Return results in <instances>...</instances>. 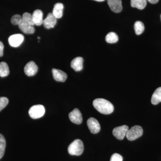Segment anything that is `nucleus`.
<instances>
[{"label": "nucleus", "mask_w": 161, "mask_h": 161, "mask_svg": "<svg viewBox=\"0 0 161 161\" xmlns=\"http://www.w3.org/2000/svg\"><path fill=\"white\" fill-rule=\"evenodd\" d=\"M93 105L98 112L105 115L111 114L114 111L113 104L103 98H97L94 100Z\"/></svg>", "instance_id": "obj_1"}, {"label": "nucleus", "mask_w": 161, "mask_h": 161, "mask_svg": "<svg viewBox=\"0 0 161 161\" xmlns=\"http://www.w3.org/2000/svg\"><path fill=\"white\" fill-rule=\"evenodd\" d=\"M69 153L70 155L79 156L82 154L84 150V145L82 141L76 139L70 144L68 147Z\"/></svg>", "instance_id": "obj_2"}, {"label": "nucleus", "mask_w": 161, "mask_h": 161, "mask_svg": "<svg viewBox=\"0 0 161 161\" xmlns=\"http://www.w3.org/2000/svg\"><path fill=\"white\" fill-rule=\"evenodd\" d=\"M143 133V130L142 127L135 125L128 130L126 136L129 141H134L141 137Z\"/></svg>", "instance_id": "obj_3"}, {"label": "nucleus", "mask_w": 161, "mask_h": 161, "mask_svg": "<svg viewBox=\"0 0 161 161\" xmlns=\"http://www.w3.org/2000/svg\"><path fill=\"white\" fill-rule=\"evenodd\" d=\"M28 112L31 118L36 119L43 117L45 114V110L42 105H36L32 106Z\"/></svg>", "instance_id": "obj_4"}, {"label": "nucleus", "mask_w": 161, "mask_h": 161, "mask_svg": "<svg viewBox=\"0 0 161 161\" xmlns=\"http://www.w3.org/2000/svg\"><path fill=\"white\" fill-rule=\"evenodd\" d=\"M129 130V127L126 125L116 127L113 129L112 133L117 139L122 140L126 136L127 132Z\"/></svg>", "instance_id": "obj_5"}, {"label": "nucleus", "mask_w": 161, "mask_h": 161, "mask_svg": "<svg viewBox=\"0 0 161 161\" xmlns=\"http://www.w3.org/2000/svg\"><path fill=\"white\" fill-rule=\"evenodd\" d=\"M24 40V37L20 34L12 35L9 36L8 41L9 45L13 47H18L19 46Z\"/></svg>", "instance_id": "obj_6"}, {"label": "nucleus", "mask_w": 161, "mask_h": 161, "mask_svg": "<svg viewBox=\"0 0 161 161\" xmlns=\"http://www.w3.org/2000/svg\"><path fill=\"white\" fill-rule=\"evenodd\" d=\"M87 125L92 133L96 134L100 131V125L96 119L93 117L90 118L87 121Z\"/></svg>", "instance_id": "obj_7"}, {"label": "nucleus", "mask_w": 161, "mask_h": 161, "mask_svg": "<svg viewBox=\"0 0 161 161\" xmlns=\"http://www.w3.org/2000/svg\"><path fill=\"white\" fill-rule=\"evenodd\" d=\"M69 117L71 121L77 125H80L83 120L82 114L78 108H75L70 112Z\"/></svg>", "instance_id": "obj_8"}, {"label": "nucleus", "mask_w": 161, "mask_h": 161, "mask_svg": "<svg viewBox=\"0 0 161 161\" xmlns=\"http://www.w3.org/2000/svg\"><path fill=\"white\" fill-rule=\"evenodd\" d=\"M38 67L34 61H31L24 67V73L27 76H32L36 74Z\"/></svg>", "instance_id": "obj_9"}, {"label": "nucleus", "mask_w": 161, "mask_h": 161, "mask_svg": "<svg viewBox=\"0 0 161 161\" xmlns=\"http://www.w3.org/2000/svg\"><path fill=\"white\" fill-rule=\"evenodd\" d=\"M57 23V19L53 13H50L43 21V26L47 29L53 28Z\"/></svg>", "instance_id": "obj_10"}, {"label": "nucleus", "mask_w": 161, "mask_h": 161, "mask_svg": "<svg viewBox=\"0 0 161 161\" xmlns=\"http://www.w3.org/2000/svg\"><path fill=\"white\" fill-rule=\"evenodd\" d=\"M108 5L112 11L116 13L120 12L122 9L121 0H108Z\"/></svg>", "instance_id": "obj_11"}, {"label": "nucleus", "mask_w": 161, "mask_h": 161, "mask_svg": "<svg viewBox=\"0 0 161 161\" xmlns=\"http://www.w3.org/2000/svg\"><path fill=\"white\" fill-rule=\"evenodd\" d=\"M53 77L56 81L64 82L67 78L66 73L60 70L53 69H52Z\"/></svg>", "instance_id": "obj_12"}, {"label": "nucleus", "mask_w": 161, "mask_h": 161, "mask_svg": "<svg viewBox=\"0 0 161 161\" xmlns=\"http://www.w3.org/2000/svg\"><path fill=\"white\" fill-rule=\"evenodd\" d=\"M33 21L35 25L39 26L43 24V13L40 9H36L32 14Z\"/></svg>", "instance_id": "obj_13"}, {"label": "nucleus", "mask_w": 161, "mask_h": 161, "mask_svg": "<svg viewBox=\"0 0 161 161\" xmlns=\"http://www.w3.org/2000/svg\"><path fill=\"white\" fill-rule=\"evenodd\" d=\"M19 28L24 33L26 34H31L35 32V29L33 26H31L28 23L21 19L19 25Z\"/></svg>", "instance_id": "obj_14"}, {"label": "nucleus", "mask_w": 161, "mask_h": 161, "mask_svg": "<svg viewBox=\"0 0 161 161\" xmlns=\"http://www.w3.org/2000/svg\"><path fill=\"white\" fill-rule=\"evenodd\" d=\"M83 59L81 57H77L71 62V67L75 71H80L83 69Z\"/></svg>", "instance_id": "obj_15"}, {"label": "nucleus", "mask_w": 161, "mask_h": 161, "mask_svg": "<svg viewBox=\"0 0 161 161\" xmlns=\"http://www.w3.org/2000/svg\"><path fill=\"white\" fill-rule=\"evenodd\" d=\"M64 5L61 3L55 4L53 9V14L57 19H60L63 15Z\"/></svg>", "instance_id": "obj_16"}, {"label": "nucleus", "mask_w": 161, "mask_h": 161, "mask_svg": "<svg viewBox=\"0 0 161 161\" xmlns=\"http://www.w3.org/2000/svg\"><path fill=\"white\" fill-rule=\"evenodd\" d=\"M161 102V87L155 90L153 94L151 103L153 104L156 105Z\"/></svg>", "instance_id": "obj_17"}, {"label": "nucleus", "mask_w": 161, "mask_h": 161, "mask_svg": "<svg viewBox=\"0 0 161 161\" xmlns=\"http://www.w3.org/2000/svg\"><path fill=\"white\" fill-rule=\"evenodd\" d=\"M131 5L132 7L143 9L147 6V0H131Z\"/></svg>", "instance_id": "obj_18"}, {"label": "nucleus", "mask_w": 161, "mask_h": 161, "mask_svg": "<svg viewBox=\"0 0 161 161\" xmlns=\"http://www.w3.org/2000/svg\"><path fill=\"white\" fill-rule=\"evenodd\" d=\"M9 74V66L5 62L0 63V77H5Z\"/></svg>", "instance_id": "obj_19"}, {"label": "nucleus", "mask_w": 161, "mask_h": 161, "mask_svg": "<svg viewBox=\"0 0 161 161\" xmlns=\"http://www.w3.org/2000/svg\"><path fill=\"white\" fill-rule=\"evenodd\" d=\"M105 40L108 43H115L118 41V36L115 33L111 32L107 34Z\"/></svg>", "instance_id": "obj_20"}, {"label": "nucleus", "mask_w": 161, "mask_h": 161, "mask_svg": "<svg viewBox=\"0 0 161 161\" xmlns=\"http://www.w3.org/2000/svg\"><path fill=\"white\" fill-rule=\"evenodd\" d=\"M134 27L135 33L137 35L142 34L145 30V26L143 23L141 21H136L134 24Z\"/></svg>", "instance_id": "obj_21"}, {"label": "nucleus", "mask_w": 161, "mask_h": 161, "mask_svg": "<svg viewBox=\"0 0 161 161\" xmlns=\"http://www.w3.org/2000/svg\"><path fill=\"white\" fill-rule=\"evenodd\" d=\"M6 147V140L2 134H0V159L3 157L5 153Z\"/></svg>", "instance_id": "obj_22"}, {"label": "nucleus", "mask_w": 161, "mask_h": 161, "mask_svg": "<svg viewBox=\"0 0 161 161\" xmlns=\"http://www.w3.org/2000/svg\"><path fill=\"white\" fill-rule=\"evenodd\" d=\"M22 20L25 23L29 24L31 26H34L35 25L33 21L32 15L29 13H24L22 16Z\"/></svg>", "instance_id": "obj_23"}, {"label": "nucleus", "mask_w": 161, "mask_h": 161, "mask_svg": "<svg viewBox=\"0 0 161 161\" xmlns=\"http://www.w3.org/2000/svg\"><path fill=\"white\" fill-rule=\"evenodd\" d=\"M22 19V17L19 14H15L13 16L11 19L12 24L13 25H19L20 21Z\"/></svg>", "instance_id": "obj_24"}, {"label": "nucleus", "mask_w": 161, "mask_h": 161, "mask_svg": "<svg viewBox=\"0 0 161 161\" xmlns=\"http://www.w3.org/2000/svg\"><path fill=\"white\" fill-rule=\"evenodd\" d=\"M9 100L6 97H1L0 98V112L8 104Z\"/></svg>", "instance_id": "obj_25"}, {"label": "nucleus", "mask_w": 161, "mask_h": 161, "mask_svg": "<svg viewBox=\"0 0 161 161\" xmlns=\"http://www.w3.org/2000/svg\"><path fill=\"white\" fill-rule=\"evenodd\" d=\"M110 161H123V157L118 153H114L111 156Z\"/></svg>", "instance_id": "obj_26"}, {"label": "nucleus", "mask_w": 161, "mask_h": 161, "mask_svg": "<svg viewBox=\"0 0 161 161\" xmlns=\"http://www.w3.org/2000/svg\"><path fill=\"white\" fill-rule=\"evenodd\" d=\"M3 50H4V45L3 43L0 41V57H2L3 55Z\"/></svg>", "instance_id": "obj_27"}, {"label": "nucleus", "mask_w": 161, "mask_h": 161, "mask_svg": "<svg viewBox=\"0 0 161 161\" xmlns=\"http://www.w3.org/2000/svg\"><path fill=\"white\" fill-rule=\"evenodd\" d=\"M149 3H151V4H156L158 3L159 0H147Z\"/></svg>", "instance_id": "obj_28"}, {"label": "nucleus", "mask_w": 161, "mask_h": 161, "mask_svg": "<svg viewBox=\"0 0 161 161\" xmlns=\"http://www.w3.org/2000/svg\"><path fill=\"white\" fill-rule=\"evenodd\" d=\"M94 1H97V2H102L105 1V0H94Z\"/></svg>", "instance_id": "obj_29"}, {"label": "nucleus", "mask_w": 161, "mask_h": 161, "mask_svg": "<svg viewBox=\"0 0 161 161\" xmlns=\"http://www.w3.org/2000/svg\"><path fill=\"white\" fill-rule=\"evenodd\" d=\"M38 39H40V37H38Z\"/></svg>", "instance_id": "obj_30"}, {"label": "nucleus", "mask_w": 161, "mask_h": 161, "mask_svg": "<svg viewBox=\"0 0 161 161\" xmlns=\"http://www.w3.org/2000/svg\"></svg>", "instance_id": "obj_31"}]
</instances>
